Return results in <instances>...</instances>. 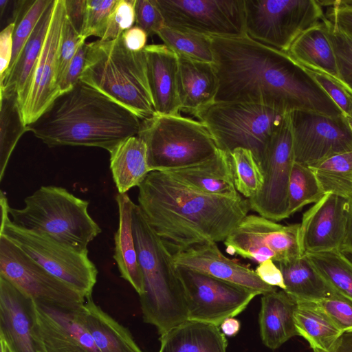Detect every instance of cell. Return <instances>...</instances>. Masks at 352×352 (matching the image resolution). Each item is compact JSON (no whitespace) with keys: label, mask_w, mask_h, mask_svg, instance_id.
Instances as JSON below:
<instances>
[{"label":"cell","mask_w":352,"mask_h":352,"mask_svg":"<svg viewBox=\"0 0 352 352\" xmlns=\"http://www.w3.org/2000/svg\"><path fill=\"white\" fill-rule=\"evenodd\" d=\"M210 38L219 78L215 101L254 103L283 113L304 111L344 116L310 71L287 52L246 34Z\"/></svg>","instance_id":"cell-1"},{"label":"cell","mask_w":352,"mask_h":352,"mask_svg":"<svg viewBox=\"0 0 352 352\" xmlns=\"http://www.w3.org/2000/svg\"><path fill=\"white\" fill-rule=\"evenodd\" d=\"M138 189L142 213L172 255L224 241L251 210L249 199L241 195L203 193L164 171H151Z\"/></svg>","instance_id":"cell-2"},{"label":"cell","mask_w":352,"mask_h":352,"mask_svg":"<svg viewBox=\"0 0 352 352\" xmlns=\"http://www.w3.org/2000/svg\"><path fill=\"white\" fill-rule=\"evenodd\" d=\"M141 120L127 108L78 80L58 94L27 129L49 147L94 146L109 153L138 135Z\"/></svg>","instance_id":"cell-3"},{"label":"cell","mask_w":352,"mask_h":352,"mask_svg":"<svg viewBox=\"0 0 352 352\" xmlns=\"http://www.w3.org/2000/svg\"><path fill=\"white\" fill-rule=\"evenodd\" d=\"M132 230L144 285L140 296L143 320L162 336L188 320L183 289L173 255L135 203Z\"/></svg>","instance_id":"cell-4"},{"label":"cell","mask_w":352,"mask_h":352,"mask_svg":"<svg viewBox=\"0 0 352 352\" xmlns=\"http://www.w3.org/2000/svg\"><path fill=\"white\" fill-rule=\"evenodd\" d=\"M80 80L144 120L156 114L148 85L144 50L129 51L122 35L87 43Z\"/></svg>","instance_id":"cell-5"},{"label":"cell","mask_w":352,"mask_h":352,"mask_svg":"<svg viewBox=\"0 0 352 352\" xmlns=\"http://www.w3.org/2000/svg\"><path fill=\"white\" fill-rule=\"evenodd\" d=\"M24 203L22 208H8L14 225L45 234L78 252L88 253L89 243L101 232L88 212L89 202L63 187L41 186Z\"/></svg>","instance_id":"cell-6"},{"label":"cell","mask_w":352,"mask_h":352,"mask_svg":"<svg viewBox=\"0 0 352 352\" xmlns=\"http://www.w3.org/2000/svg\"><path fill=\"white\" fill-rule=\"evenodd\" d=\"M137 135L146 144L151 171L195 164L219 150L203 123L180 114H155L142 120Z\"/></svg>","instance_id":"cell-7"},{"label":"cell","mask_w":352,"mask_h":352,"mask_svg":"<svg viewBox=\"0 0 352 352\" xmlns=\"http://www.w3.org/2000/svg\"><path fill=\"white\" fill-rule=\"evenodd\" d=\"M287 113L244 102H214L194 116L203 123L219 149L250 150L258 165L265 146Z\"/></svg>","instance_id":"cell-8"},{"label":"cell","mask_w":352,"mask_h":352,"mask_svg":"<svg viewBox=\"0 0 352 352\" xmlns=\"http://www.w3.org/2000/svg\"><path fill=\"white\" fill-rule=\"evenodd\" d=\"M1 232L26 255L52 275L60 279L86 298L91 296L98 270L82 253L50 236L14 225L8 213L7 197L1 191Z\"/></svg>","instance_id":"cell-9"},{"label":"cell","mask_w":352,"mask_h":352,"mask_svg":"<svg viewBox=\"0 0 352 352\" xmlns=\"http://www.w3.org/2000/svg\"><path fill=\"white\" fill-rule=\"evenodd\" d=\"M245 34L287 52L296 38L324 16L318 0H244Z\"/></svg>","instance_id":"cell-10"},{"label":"cell","mask_w":352,"mask_h":352,"mask_svg":"<svg viewBox=\"0 0 352 352\" xmlns=\"http://www.w3.org/2000/svg\"><path fill=\"white\" fill-rule=\"evenodd\" d=\"M185 299L188 320L220 326L234 318L260 294L206 274L175 265Z\"/></svg>","instance_id":"cell-11"},{"label":"cell","mask_w":352,"mask_h":352,"mask_svg":"<svg viewBox=\"0 0 352 352\" xmlns=\"http://www.w3.org/2000/svg\"><path fill=\"white\" fill-rule=\"evenodd\" d=\"M165 26L210 37L245 34L244 0H156Z\"/></svg>","instance_id":"cell-12"},{"label":"cell","mask_w":352,"mask_h":352,"mask_svg":"<svg viewBox=\"0 0 352 352\" xmlns=\"http://www.w3.org/2000/svg\"><path fill=\"white\" fill-rule=\"evenodd\" d=\"M294 162L292 125L287 113L264 150L259 164L264 182L261 190L248 199L251 210L276 222L288 218V186Z\"/></svg>","instance_id":"cell-13"},{"label":"cell","mask_w":352,"mask_h":352,"mask_svg":"<svg viewBox=\"0 0 352 352\" xmlns=\"http://www.w3.org/2000/svg\"><path fill=\"white\" fill-rule=\"evenodd\" d=\"M299 223L284 226L259 214H248L223 241L226 250L258 264L302 256Z\"/></svg>","instance_id":"cell-14"},{"label":"cell","mask_w":352,"mask_h":352,"mask_svg":"<svg viewBox=\"0 0 352 352\" xmlns=\"http://www.w3.org/2000/svg\"><path fill=\"white\" fill-rule=\"evenodd\" d=\"M289 116L296 162L311 166L334 155L352 151V133L345 116L296 111Z\"/></svg>","instance_id":"cell-15"},{"label":"cell","mask_w":352,"mask_h":352,"mask_svg":"<svg viewBox=\"0 0 352 352\" xmlns=\"http://www.w3.org/2000/svg\"><path fill=\"white\" fill-rule=\"evenodd\" d=\"M0 274L34 301L78 306L86 298L0 235Z\"/></svg>","instance_id":"cell-16"},{"label":"cell","mask_w":352,"mask_h":352,"mask_svg":"<svg viewBox=\"0 0 352 352\" xmlns=\"http://www.w3.org/2000/svg\"><path fill=\"white\" fill-rule=\"evenodd\" d=\"M82 305L33 300V330L45 352H100L82 320Z\"/></svg>","instance_id":"cell-17"},{"label":"cell","mask_w":352,"mask_h":352,"mask_svg":"<svg viewBox=\"0 0 352 352\" xmlns=\"http://www.w3.org/2000/svg\"><path fill=\"white\" fill-rule=\"evenodd\" d=\"M351 199L327 193L303 214L298 230L302 255L340 248L346 236Z\"/></svg>","instance_id":"cell-18"},{"label":"cell","mask_w":352,"mask_h":352,"mask_svg":"<svg viewBox=\"0 0 352 352\" xmlns=\"http://www.w3.org/2000/svg\"><path fill=\"white\" fill-rule=\"evenodd\" d=\"M66 19L65 0H55L53 14L36 62L25 100L21 107L25 124L33 122L58 95V54Z\"/></svg>","instance_id":"cell-19"},{"label":"cell","mask_w":352,"mask_h":352,"mask_svg":"<svg viewBox=\"0 0 352 352\" xmlns=\"http://www.w3.org/2000/svg\"><path fill=\"white\" fill-rule=\"evenodd\" d=\"M175 265L185 267L264 294L277 290L265 283L255 271L221 252L217 243L195 245L173 255Z\"/></svg>","instance_id":"cell-20"},{"label":"cell","mask_w":352,"mask_h":352,"mask_svg":"<svg viewBox=\"0 0 352 352\" xmlns=\"http://www.w3.org/2000/svg\"><path fill=\"white\" fill-rule=\"evenodd\" d=\"M33 323V300L0 274V336L12 352H45Z\"/></svg>","instance_id":"cell-21"},{"label":"cell","mask_w":352,"mask_h":352,"mask_svg":"<svg viewBox=\"0 0 352 352\" xmlns=\"http://www.w3.org/2000/svg\"><path fill=\"white\" fill-rule=\"evenodd\" d=\"M144 52L147 78L156 114H179L177 55L164 44L147 45Z\"/></svg>","instance_id":"cell-22"},{"label":"cell","mask_w":352,"mask_h":352,"mask_svg":"<svg viewBox=\"0 0 352 352\" xmlns=\"http://www.w3.org/2000/svg\"><path fill=\"white\" fill-rule=\"evenodd\" d=\"M164 172L203 193L230 198L240 195L234 184L230 154L221 149L197 164Z\"/></svg>","instance_id":"cell-23"},{"label":"cell","mask_w":352,"mask_h":352,"mask_svg":"<svg viewBox=\"0 0 352 352\" xmlns=\"http://www.w3.org/2000/svg\"><path fill=\"white\" fill-rule=\"evenodd\" d=\"M181 111L195 115L215 101L219 78L214 63L178 56Z\"/></svg>","instance_id":"cell-24"},{"label":"cell","mask_w":352,"mask_h":352,"mask_svg":"<svg viewBox=\"0 0 352 352\" xmlns=\"http://www.w3.org/2000/svg\"><path fill=\"white\" fill-rule=\"evenodd\" d=\"M296 307V300L283 289L262 294L258 322L261 338L267 347L278 349L298 336L294 317Z\"/></svg>","instance_id":"cell-25"},{"label":"cell","mask_w":352,"mask_h":352,"mask_svg":"<svg viewBox=\"0 0 352 352\" xmlns=\"http://www.w3.org/2000/svg\"><path fill=\"white\" fill-rule=\"evenodd\" d=\"M54 3L55 0H52L45 10L14 65L0 84V89L16 91L20 109L25 100L33 72L45 40Z\"/></svg>","instance_id":"cell-26"},{"label":"cell","mask_w":352,"mask_h":352,"mask_svg":"<svg viewBox=\"0 0 352 352\" xmlns=\"http://www.w3.org/2000/svg\"><path fill=\"white\" fill-rule=\"evenodd\" d=\"M116 199L119 222L114 234L113 258L120 276L129 282L140 296L144 292V285L132 230V209L134 203L126 193H118Z\"/></svg>","instance_id":"cell-27"},{"label":"cell","mask_w":352,"mask_h":352,"mask_svg":"<svg viewBox=\"0 0 352 352\" xmlns=\"http://www.w3.org/2000/svg\"><path fill=\"white\" fill-rule=\"evenodd\" d=\"M287 53L307 69L339 82L336 56L322 19L300 34Z\"/></svg>","instance_id":"cell-28"},{"label":"cell","mask_w":352,"mask_h":352,"mask_svg":"<svg viewBox=\"0 0 352 352\" xmlns=\"http://www.w3.org/2000/svg\"><path fill=\"white\" fill-rule=\"evenodd\" d=\"M81 317L100 352H143L129 331L104 311L91 296L82 305Z\"/></svg>","instance_id":"cell-29"},{"label":"cell","mask_w":352,"mask_h":352,"mask_svg":"<svg viewBox=\"0 0 352 352\" xmlns=\"http://www.w3.org/2000/svg\"><path fill=\"white\" fill-rule=\"evenodd\" d=\"M159 352H226L227 340L219 327L186 320L160 337Z\"/></svg>","instance_id":"cell-30"},{"label":"cell","mask_w":352,"mask_h":352,"mask_svg":"<svg viewBox=\"0 0 352 352\" xmlns=\"http://www.w3.org/2000/svg\"><path fill=\"white\" fill-rule=\"evenodd\" d=\"M110 153V169L118 193L138 186L151 171L145 143L138 135L130 137Z\"/></svg>","instance_id":"cell-31"},{"label":"cell","mask_w":352,"mask_h":352,"mask_svg":"<svg viewBox=\"0 0 352 352\" xmlns=\"http://www.w3.org/2000/svg\"><path fill=\"white\" fill-rule=\"evenodd\" d=\"M275 263L283 274L284 291L295 300L317 301L337 293L324 280L305 255Z\"/></svg>","instance_id":"cell-32"},{"label":"cell","mask_w":352,"mask_h":352,"mask_svg":"<svg viewBox=\"0 0 352 352\" xmlns=\"http://www.w3.org/2000/svg\"><path fill=\"white\" fill-rule=\"evenodd\" d=\"M294 317L298 336L316 351H329L342 332L314 301L296 300Z\"/></svg>","instance_id":"cell-33"},{"label":"cell","mask_w":352,"mask_h":352,"mask_svg":"<svg viewBox=\"0 0 352 352\" xmlns=\"http://www.w3.org/2000/svg\"><path fill=\"white\" fill-rule=\"evenodd\" d=\"M0 180L19 140L28 131L16 93L0 89Z\"/></svg>","instance_id":"cell-34"},{"label":"cell","mask_w":352,"mask_h":352,"mask_svg":"<svg viewBox=\"0 0 352 352\" xmlns=\"http://www.w3.org/2000/svg\"><path fill=\"white\" fill-rule=\"evenodd\" d=\"M309 167L325 194L352 199V151L334 155Z\"/></svg>","instance_id":"cell-35"},{"label":"cell","mask_w":352,"mask_h":352,"mask_svg":"<svg viewBox=\"0 0 352 352\" xmlns=\"http://www.w3.org/2000/svg\"><path fill=\"white\" fill-rule=\"evenodd\" d=\"M304 255L336 292L352 300V265L338 250Z\"/></svg>","instance_id":"cell-36"},{"label":"cell","mask_w":352,"mask_h":352,"mask_svg":"<svg viewBox=\"0 0 352 352\" xmlns=\"http://www.w3.org/2000/svg\"><path fill=\"white\" fill-rule=\"evenodd\" d=\"M164 44L182 56L199 61L214 63L210 36L182 31L164 26L157 34Z\"/></svg>","instance_id":"cell-37"},{"label":"cell","mask_w":352,"mask_h":352,"mask_svg":"<svg viewBox=\"0 0 352 352\" xmlns=\"http://www.w3.org/2000/svg\"><path fill=\"white\" fill-rule=\"evenodd\" d=\"M324 195L312 170L294 162L288 186V217L305 206L316 203Z\"/></svg>","instance_id":"cell-38"},{"label":"cell","mask_w":352,"mask_h":352,"mask_svg":"<svg viewBox=\"0 0 352 352\" xmlns=\"http://www.w3.org/2000/svg\"><path fill=\"white\" fill-rule=\"evenodd\" d=\"M51 1L22 0L15 1L14 21H12L14 23L13 50L8 72L14 65L27 40Z\"/></svg>","instance_id":"cell-39"},{"label":"cell","mask_w":352,"mask_h":352,"mask_svg":"<svg viewBox=\"0 0 352 352\" xmlns=\"http://www.w3.org/2000/svg\"><path fill=\"white\" fill-rule=\"evenodd\" d=\"M230 154L236 189L243 197L250 199L261 190L263 184L261 168L249 149L236 148Z\"/></svg>","instance_id":"cell-40"},{"label":"cell","mask_w":352,"mask_h":352,"mask_svg":"<svg viewBox=\"0 0 352 352\" xmlns=\"http://www.w3.org/2000/svg\"><path fill=\"white\" fill-rule=\"evenodd\" d=\"M322 21L336 56L339 82L352 95V38L325 16Z\"/></svg>","instance_id":"cell-41"},{"label":"cell","mask_w":352,"mask_h":352,"mask_svg":"<svg viewBox=\"0 0 352 352\" xmlns=\"http://www.w3.org/2000/svg\"><path fill=\"white\" fill-rule=\"evenodd\" d=\"M117 0H87V12L80 36L85 40L94 36L102 39Z\"/></svg>","instance_id":"cell-42"},{"label":"cell","mask_w":352,"mask_h":352,"mask_svg":"<svg viewBox=\"0 0 352 352\" xmlns=\"http://www.w3.org/2000/svg\"><path fill=\"white\" fill-rule=\"evenodd\" d=\"M314 302L343 333L352 332V300L335 293Z\"/></svg>","instance_id":"cell-43"},{"label":"cell","mask_w":352,"mask_h":352,"mask_svg":"<svg viewBox=\"0 0 352 352\" xmlns=\"http://www.w3.org/2000/svg\"><path fill=\"white\" fill-rule=\"evenodd\" d=\"M135 3V0H117L110 15L105 34L100 40H114L134 26Z\"/></svg>","instance_id":"cell-44"},{"label":"cell","mask_w":352,"mask_h":352,"mask_svg":"<svg viewBox=\"0 0 352 352\" xmlns=\"http://www.w3.org/2000/svg\"><path fill=\"white\" fill-rule=\"evenodd\" d=\"M135 25L144 30L148 36L157 34L165 26L164 19L156 0H135Z\"/></svg>","instance_id":"cell-45"},{"label":"cell","mask_w":352,"mask_h":352,"mask_svg":"<svg viewBox=\"0 0 352 352\" xmlns=\"http://www.w3.org/2000/svg\"><path fill=\"white\" fill-rule=\"evenodd\" d=\"M83 42H85V40L74 29L66 16L58 54L57 86L63 78L78 47Z\"/></svg>","instance_id":"cell-46"},{"label":"cell","mask_w":352,"mask_h":352,"mask_svg":"<svg viewBox=\"0 0 352 352\" xmlns=\"http://www.w3.org/2000/svg\"><path fill=\"white\" fill-rule=\"evenodd\" d=\"M310 72L344 115L352 119V95L349 91L338 80L326 74Z\"/></svg>","instance_id":"cell-47"},{"label":"cell","mask_w":352,"mask_h":352,"mask_svg":"<svg viewBox=\"0 0 352 352\" xmlns=\"http://www.w3.org/2000/svg\"><path fill=\"white\" fill-rule=\"evenodd\" d=\"M87 53V43L83 42L78 47L63 78L58 83V94L69 90L80 80L85 67Z\"/></svg>","instance_id":"cell-48"},{"label":"cell","mask_w":352,"mask_h":352,"mask_svg":"<svg viewBox=\"0 0 352 352\" xmlns=\"http://www.w3.org/2000/svg\"><path fill=\"white\" fill-rule=\"evenodd\" d=\"M14 22L10 23L0 32V84L8 71L13 50Z\"/></svg>","instance_id":"cell-49"},{"label":"cell","mask_w":352,"mask_h":352,"mask_svg":"<svg viewBox=\"0 0 352 352\" xmlns=\"http://www.w3.org/2000/svg\"><path fill=\"white\" fill-rule=\"evenodd\" d=\"M324 16L339 30L352 38V8L344 6L329 7Z\"/></svg>","instance_id":"cell-50"},{"label":"cell","mask_w":352,"mask_h":352,"mask_svg":"<svg viewBox=\"0 0 352 352\" xmlns=\"http://www.w3.org/2000/svg\"><path fill=\"white\" fill-rule=\"evenodd\" d=\"M65 9L67 20L80 36L85 21L87 0H65Z\"/></svg>","instance_id":"cell-51"},{"label":"cell","mask_w":352,"mask_h":352,"mask_svg":"<svg viewBox=\"0 0 352 352\" xmlns=\"http://www.w3.org/2000/svg\"><path fill=\"white\" fill-rule=\"evenodd\" d=\"M255 272L265 283L285 290L283 274L272 259H268L258 264Z\"/></svg>","instance_id":"cell-52"},{"label":"cell","mask_w":352,"mask_h":352,"mask_svg":"<svg viewBox=\"0 0 352 352\" xmlns=\"http://www.w3.org/2000/svg\"><path fill=\"white\" fill-rule=\"evenodd\" d=\"M147 37L146 32L135 25L122 34L124 45L129 51L133 52L144 50L147 45Z\"/></svg>","instance_id":"cell-53"},{"label":"cell","mask_w":352,"mask_h":352,"mask_svg":"<svg viewBox=\"0 0 352 352\" xmlns=\"http://www.w3.org/2000/svg\"><path fill=\"white\" fill-rule=\"evenodd\" d=\"M314 352H352V332L342 333L329 351Z\"/></svg>","instance_id":"cell-54"},{"label":"cell","mask_w":352,"mask_h":352,"mask_svg":"<svg viewBox=\"0 0 352 352\" xmlns=\"http://www.w3.org/2000/svg\"><path fill=\"white\" fill-rule=\"evenodd\" d=\"M222 333L228 337L234 336L240 330V322L234 318H228L220 325Z\"/></svg>","instance_id":"cell-55"},{"label":"cell","mask_w":352,"mask_h":352,"mask_svg":"<svg viewBox=\"0 0 352 352\" xmlns=\"http://www.w3.org/2000/svg\"><path fill=\"white\" fill-rule=\"evenodd\" d=\"M318 2L322 7L344 6L352 8V0H318Z\"/></svg>","instance_id":"cell-56"},{"label":"cell","mask_w":352,"mask_h":352,"mask_svg":"<svg viewBox=\"0 0 352 352\" xmlns=\"http://www.w3.org/2000/svg\"><path fill=\"white\" fill-rule=\"evenodd\" d=\"M344 244L352 248V199L346 236Z\"/></svg>","instance_id":"cell-57"},{"label":"cell","mask_w":352,"mask_h":352,"mask_svg":"<svg viewBox=\"0 0 352 352\" xmlns=\"http://www.w3.org/2000/svg\"><path fill=\"white\" fill-rule=\"evenodd\" d=\"M338 252L352 265V248L343 244L338 250Z\"/></svg>","instance_id":"cell-58"},{"label":"cell","mask_w":352,"mask_h":352,"mask_svg":"<svg viewBox=\"0 0 352 352\" xmlns=\"http://www.w3.org/2000/svg\"><path fill=\"white\" fill-rule=\"evenodd\" d=\"M1 352H12L6 340L0 336Z\"/></svg>","instance_id":"cell-59"},{"label":"cell","mask_w":352,"mask_h":352,"mask_svg":"<svg viewBox=\"0 0 352 352\" xmlns=\"http://www.w3.org/2000/svg\"><path fill=\"white\" fill-rule=\"evenodd\" d=\"M10 1L8 0H1L0 1V16L2 17L3 14Z\"/></svg>","instance_id":"cell-60"},{"label":"cell","mask_w":352,"mask_h":352,"mask_svg":"<svg viewBox=\"0 0 352 352\" xmlns=\"http://www.w3.org/2000/svg\"><path fill=\"white\" fill-rule=\"evenodd\" d=\"M346 118V120L349 122V126H350V129H351V133H352V119L349 118Z\"/></svg>","instance_id":"cell-61"}]
</instances>
